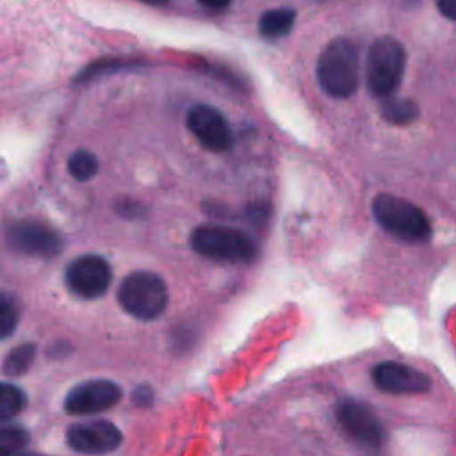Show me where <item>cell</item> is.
I'll use <instances>...</instances> for the list:
<instances>
[{
    "mask_svg": "<svg viewBox=\"0 0 456 456\" xmlns=\"http://www.w3.org/2000/svg\"><path fill=\"white\" fill-rule=\"evenodd\" d=\"M317 80L326 94L333 98H349L360 84V61L356 46L337 37L326 45L317 61Z\"/></svg>",
    "mask_w": 456,
    "mask_h": 456,
    "instance_id": "1",
    "label": "cell"
},
{
    "mask_svg": "<svg viewBox=\"0 0 456 456\" xmlns=\"http://www.w3.org/2000/svg\"><path fill=\"white\" fill-rule=\"evenodd\" d=\"M372 216L385 232L399 240L419 244L431 237V223L424 210L399 196L387 192L374 196Z\"/></svg>",
    "mask_w": 456,
    "mask_h": 456,
    "instance_id": "2",
    "label": "cell"
},
{
    "mask_svg": "<svg viewBox=\"0 0 456 456\" xmlns=\"http://www.w3.org/2000/svg\"><path fill=\"white\" fill-rule=\"evenodd\" d=\"M191 248L203 258L228 264H248L258 253L249 235L223 224H200L194 228Z\"/></svg>",
    "mask_w": 456,
    "mask_h": 456,
    "instance_id": "3",
    "label": "cell"
},
{
    "mask_svg": "<svg viewBox=\"0 0 456 456\" xmlns=\"http://www.w3.org/2000/svg\"><path fill=\"white\" fill-rule=\"evenodd\" d=\"M169 292L166 281L151 271H134L118 287V303L139 321H153L167 308Z\"/></svg>",
    "mask_w": 456,
    "mask_h": 456,
    "instance_id": "4",
    "label": "cell"
},
{
    "mask_svg": "<svg viewBox=\"0 0 456 456\" xmlns=\"http://www.w3.org/2000/svg\"><path fill=\"white\" fill-rule=\"evenodd\" d=\"M406 53L403 45L388 36L378 37L365 59V82L369 91L378 98L394 94L403 80Z\"/></svg>",
    "mask_w": 456,
    "mask_h": 456,
    "instance_id": "5",
    "label": "cell"
},
{
    "mask_svg": "<svg viewBox=\"0 0 456 456\" xmlns=\"http://www.w3.org/2000/svg\"><path fill=\"white\" fill-rule=\"evenodd\" d=\"M7 246L25 256L52 258L62 249L61 235L36 219H14L5 226Z\"/></svg>",
    "mask_w": 456,
    "mask_h": 456,
    "instance_id": "6",
    "label": "cell"
},
{
    "mask_svg": "<svg viewBox=\"0 0 456 456\" xmlns=\"http://www.w3.org/2000/svg\"><path fill=\"white\" fill-rule=\"evenodd\" d=\"M64 281L75 296L96 299L109 290L112 283V269L102 255H78L66 265Z\"/></svg>",
    "mask_w": 456,
    "mask_h": 456,
    "instance_id": "7",
    "label": "cell"
},
{
    "mask_svg": "<svg viewBox=\"0 0 456 456\" xmlns=\"http://www.w3.org/2000/svg\"><path fill=\"white\" fill-rule=\"evenodd\" d=\"M185 125L196 141L212 153H224L233 146V134L226 118L212 105H192L187 110Z\"/></svg>",
    "mask_w": 456,
    "mask_h": 456,
    "instance_id": "8",
    "label": "cell"
},
{
    "mask_svg": "<svg viewBox=\"0 0 456 456\" xmlns=\"http://www.w3.org/2000/svg\"><path fill=\"white\" fill-rule=\"evenodd\" d=\"M121 395L119 385L110 379H87L69 388L62 408L68 415H96L116 406Z\"/></svg>",
    "mask_w": 456,
    "mask_h": 456,
    "instance_id": "9",
    "label": "cell"
},
{
    "mask_svg": "<svg viewBox=\"0 0 456 456\" xmlns=\"http://www.w3.org/2000/svg\"><path fill=\"white\" fill-rule=\"evenodd\" d=\"M123 442V435L116 424L105 419L75 422L66 429V444L75 452L105 454L116 451Z\"/></svg>",
    "mask_w": 456,
    "mask_h": 456,
    "instance_id": "10",
    "label": "cell"
},
{
    "mask_svg": "<svg viewBox=\"0 0 456 456\" xmlns=\"http://www.w3.org/2000/svg\"><path fill=\"white\" fill-rule=\"evenodd\" d=\"M374 387L385 394L404 395V394H424L431 388V379L426 372L399 362H381L370 370Z\"/></svg>",
    "mask_w": 456,
    "mask_h": 456,
    "instance_id": "11",
    "label": "cell"
},
{
    "mask_svg": "<svg viewBox=\"0 0 456 456\" xmlns=\"http://www.w3.org/2000/svg\"><path fill=\"white\" fill-rule=\"evenodd\" d=\"M337 420L342 429L356 442L378 449L385 442V429L379 419L365 404L346 399L337 406Z\"/></svg>",
    "mask_w": 456,
    "mask_h": 456,
    "instance_id": "12",
    "label": "cell"
},
{
    "mask_svg": "<svg viewBox=\"0 0 456 456\" xmlns=\"http://www.w3.org/2000/svg\"><path fill=\"white\" fill-rule=\"evenodd\" d=\"M381 100V118L390 125L404 126L419 118V105L410 98H394V94H390Z\"/></svg>",
    "mask_w": 456,
    "mask_h": 456,
    "instance_id": "13",
    "label": "cell"
},
{
    "mask_svg": "<svg viewBox=\"0 0 456 456\" xmlns=\"http://www.w3.org/2000/svg\"><path fill=\"white\" fill-rule=\"evenodd\" d=\"M294 20L296 12L292 9H271L260 16L258 30L265 39H278L290 32V28L294 27Z\"/></svg>",
    "mask_w": 456,
    "mask_h": 456,
    "instance_id": "14",
    "label": "cell"
},
{
    "mask_svg": "<svg viewBox=\"0 0 456 456\" xmlns=\"http://www.w3.org/2000/svg\"><path fill=\"white\" fill-rule=\"evenodd\" d=\"M36 351H37L36 344H32V342H23V344L12 347L2 362L4 374L12 376V378L27 374L36 360Z\"/></svg>",
    "mask_w": 456,
    "mask_h": 456,
    "instance_id": "15",
    "label": "cell"
},
{
    "mask_svg": "<svg viewBox=\"0 0 456 456\" xmlns=\"http://www.w3.org/2000/svg\"><path fill=\"white\" fill-rule=\"evenodd\" d=\"M27 406L25 392L7 381H0V422L20 415Z\"/></svg>",
    "mask_w": 456,
    "mask_h": 456,
    "instance_id": "16",
    "label": "cell"
},
{
    "mask_svg": "<svg viewBox=\"0 0 456 456\" xmlns=\"http://www.w3.org/2000/svg\"><path fill=\"white\" fill-rule=\"evenodd\" d=\"M98 159L94 157V153H91L89 150H75L69 159H68V173L77 180V182H87L93 176H96L98 173Z\"/></svg>",
    "mask_w": 456,
    "mask_h": 456,
    "instance_id": "17",
    "label": "cell"
},
{
    "mask_svg": "<svg viewBox=\"0 0 456 456\" xmlns=\"http://www.w3.org/2000/svg\"><path fill=\"white\" fill-rule=\"evenodd\" d=\"M20 321V306L12 294L0 290V338L14 333Z\"/></svg>",
    "mask_w": 456,
    "mask_h": 456,
    "instance_id": "18",
    "label": "cell"
},
{
    "mask_svg": "<svg viewBox=\"0 0 456 456\" xmlns=\"http://www.w3.org/2000/svg\"><path fill=\"white\" fill-rule=\"evenodd\" d=\"M30 444V435L21 426H4L0 428V456L16 454L27 449Z\"/></svg>",
    "mask_w": 456,
    "mask_h": 456,
    "instance_id": "19",
    "label": "cell"
},
{
    "mask_svg": "<svg viewBox=\"0 0 456 456\" xmlns=\"http://www.w3.org/2000/svg\"><path fill=\"white\" fill-rule=\"evenodd\" d=\"M116 210L119 216L123 217H128V219H134V217H141L142 216V205L137 203L135 200H123L116 205Z\"/></svg>",
    "mask_w": 456,
    "mask_h": 456,
    "instance_id": "20",
    "label": "cell"
},
{
    "mask_svg": "<svg viewBox=\"0 0 456 456\" xmlns=\"http://www.w3.org/2000/svg\"><path fill=\"white\" fill-rule=\"evenodd\" d=\"M153 397H155V394H153L151 387H148V385H139V387L134 390V394H132V401H134L137 406H141V408L150 406V404L153 403Z\"/></svg>",
    "mask_w": 456,
    "mask_h": 456,
    "instance_id": "21",
    "label": "cell"
},
{
    "mask_svg": "<svg viewBox=\"0 0 456 456\" xmlns=\"http://www.w3.org/2000/svg\"><path fill=\"white\" fill-rule=\"evenodd\" d=\"M435 2H436L438 11H440L445 18L456 21V0H435Z\"/></svg>",
    "mask_w": 456,
    "mask_h": 456,
    "instance_id": "22",
    "label": "cell"
},
{
    "mask_svg": "<svg viewBox=\"0 0 456 456\" xmlns=\"http://www.w3.org/2000/svg\"><path fill=\"white\" fill-rule=\"evenodd\" d=\"M265 216H267V212L264 210V205H249V207H248V217H249V221L260 224Z\"/></svg>",
    "mask_w": 456,
    "mask_h": 456,
    "instance_id": "23",
    "label": "cell"
},
{
    "mask_svg": "<svg viewBox=\"0 0 456 456\" xmlns=\"http://www.w3.org/2000/svg\"><path fill=\"white\" fill-rule=\"evenodd\" d=\"M201 5L214 9V11H221L224 7H228L232 4V0H198Z\"/></svg>",
    "mask_w": 456,
    "mask_h": 456,
    "instance_id": "24",
    "label": "cell"
},
{
    "mask_svg": "<svg viewBox=\"0 0 456 456\" xmlns=\"http://www.w3.org/2000/svg\"><path fill=\"white\" fill-rule=\"evenodd\" d=\"M141 2H146V4H153V5H160V4H166L169 0H141Z\"/></svg>",
    "mask_w": 456,
    "mask_h": 456,
    "instance_id": "25",
    "label": "cell"
}]
</instances>
